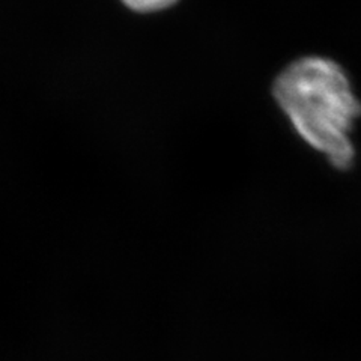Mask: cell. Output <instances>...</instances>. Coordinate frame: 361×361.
<instances>
[{
  "label": "cell",
  "mask_w": 361,
  "mask_h": 361,
  "mask_svg": "<svg viewBox=\"0 0 361 361\" xmlns=\"http://www.w3.org/2000/svg\"><path fill=\"white\" fill-rule=\"evenodd\" d=\"M173 2H176V0H123V4L127 6L135 11H142V13H146V11L163 9V8H167L169 5H172Z\"/></svg>",
  "instance_id": "obj_2"
},
{
  "label": "cell",
  "mask_w": 361,
  "mask_h": 361,
  "mask_svg": "<svg viewBox=\"0 0 361 361\" xmlns=\"http://www.w3.org/2000/svg\"><path fill=\"white\" fill-rule=\"evenodd\" d=\"M274 95L304 140L334 167H351L349 133L361 116V103L341 66L324 58L300 59L279 75Z\"/></svg>",
  "instance_id": "obj_1"
}]
</instances>
